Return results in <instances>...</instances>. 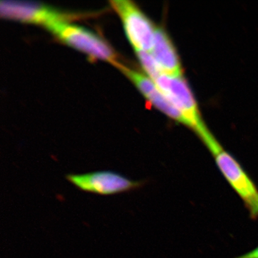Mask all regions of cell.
Returning <instances> with one entry per match:
<instances>
[{"instance_id": "1", "label": "cell", "mask_w": 258, "mask_h": 258, "mask_svg": "<svg viewBox=\"0 0 258 258\" xmlns=\"http://www.w3.org/2000/svg\"><path fill=\"white\" fill-rule=\"evenodd\" d=\"M201 140L211 152L222 175L243 202L249 216L253 220L258 219V189L253 181L210 132Z\"/></svg>"}, {"instance_id": "2", "label": "cell", "mask_w": 258, "mask_h": 258, "mask_svg": "<svg viewBox=\"0 0 258 258\" xmlns=\"http://www.w3.org/2000/svg\"><path fill=\"white\" fill-rule=\"evenodd\" d=\"M47 29L69 46L94 58L115 62L114 52L106 41L87 29L69 23L66 18L50 23Z\"/></svg>"}, {"instance_id": "3", "label": "cell", "mask_w": 258, "mask_h": 258, "mask_svg": "<svg viewBox=\"0 0 258 258\" xmlns=\"http://www.w3.org/2000/svg\"><path fill=\"white\" fill-rule=\"evenodd\" d=\"M154 82L168 99L182 113L189 121L190 128L194 129L199 137H202L208 132L202 120L196 100L182 75L162 74Z\"/></svg>"}, {"instance_id": "4", "label": "cell", "mask_w": 258, "mask_h": 258, "mask_svg": "<svg viewBox=\"0 0 258 258\" xmlns=\"http://www.w3.org/2000/svg\"><path fill=\"white\" fill-rule=\"evenodd\" d=\"M112 7L119 15L125 34L135 50L150 52L154 45L156 28L132 2L113 0Z\"/></svg>"}, {"instance_id": "5", "label": "cell", "mask_w": 258, "mask_h": 258, "mask_svg": "<svg viewBox=\"0 0 258 258\" xmlns=\"http://www.w3.org/2000/svg\"><path fill=\"white\" fill-rule=\"evenodd\" d=\"M66 179L78 189L100 195L127 192L142 187L144 181H135L111 171H98L81 174H67Z\"/></svg>"}, {"instance_id": "6", "label": "cell", "mask_w": 258, "mask_h": 258, "mask_svg": "<svg viewBox=\"0 0 258 258\" xmlns=\"http://www.w3.org/2000/svg\"><path fill=\"white\" fill-rule=\"evenodd\" d=\"M0 13L3 18L39 24L45 28L53 22L66 18L62 13L50 7L28 2L2 1Z\"/></svg>"}, {"instance_id": "7", "label": "cell", "mask_w": 258, "mask_h": 258, "mask_svg": "<svg viewBox=\"0 0 258 258\" xmlns=\"http://www.w3.org/2000/svg\"><path fill=\"white\" fill-rule=\"evenodd\" d=\"M119 67L153 106L169 118L190 127L189 121L185 118L184 115L161 92V90L152 79L145 75L124 66H119Z\"/></svg>"}, {"instance_id": "8", "label": "cell", "mask_w": 258, "mask_h": 258, "mask_svg": "<svg viewBox=\"0 0 258 258\" xmlns=\"http://www.w3.org/2000/svg\"><path fill=\"white\" fill-rule=\"evenodd\" d=\"M163 74L169 76L182 75L179 56L171 39L161 28H156L154 45L151 51Z\"/></svg>"}, {"instance_id": "9", "label": "cell", "mask_w": 258, "mask_h": 258, "mask_svg": "<svg viewBox=\"0 0 258 258\" xmlns=\"http://www.w3.org/2000/svg\"><path fill=\"white\" fill-rule=\"evenodd\" d=\"M137 57H138L139 62L142 64V68L147 74L148 77L152 80L153 81H156L163 74L161 68L157 60L154 58V56L150 52L143 50H136Z\"/></svg>"}, {"instance_id": "10", "label": "cell", "mask_w": 258, "mask_h": 258, "mask_svg": "<svg viewBox=\"0 0 258 258\" xmlns=\"http://www.w3.org/2000/svg\"><path fill=\"white\" fill-rule=\"evenodd\" d=\"M235 258H258V247L254 248L253 250L239 256V257Z\"/></svg>"}]
</instances>
